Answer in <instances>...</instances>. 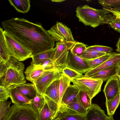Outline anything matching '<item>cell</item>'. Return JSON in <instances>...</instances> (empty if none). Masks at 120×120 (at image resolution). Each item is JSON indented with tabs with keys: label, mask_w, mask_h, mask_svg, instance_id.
I'll list each match as a JSON object with an SVG mask.
<instances>
[{
	"label": "cell",
	"mask_w": 120,
	"mask_h": 120,
	"mask_svg": "<svg viewBox=\"0 0 120 120\" xmlns=\"http://www.w3.org/2000/svg\"><path fill=\"white\" fill-rule=\"evenodd\" d=\"M4 31L33 55L54 48L55 41L40 23H34L23 18H12L3 21Z\"/></svg>",
	"instance_id": "cell-1"
},
{
	"label": "cell",
	"mask_w": 120,
	"mask_h": 120,
	"mask_svg": "<svg viewBox=\"0 0 120 120\" xmlns=\"http://www.w3.org/2000/svg\"><path fill=\"white\" fill-rule=\"evenodd\" d=\"M24 64L11 56L6 63H0V85L5 87L25 83Z\"/></svg>",
	"instance_id": "cell-2"
},
{
	"label": "cell",
	"mask_w": 120,
	"mask_h": 120,
	"mask_svg": "<svg viewBox=\"0 0 120 120\" xmlns=\"http://www.w3.org/2000/svg\"><path fill=\"white\" fill-rule=\"evenodd\" d=\"M76 12L79 22L93 28L105 24H109L116 17L103 8L97 9L86 4L77 7Z\"/></svg>",
	"instance_id": "cell-3"
},
{
	"label": "cell",
	"mask_w": 120,
	"mask_h": 120,
	"mask_svg": "<svg viewBox=\"0 0 120 120\" xmlns=\"http://www.w3.org/2000/svg\"><path fill=\"white\" fill-rule=\"evenodd\" d=\"M76 42H56V49L52 62L53 65L58 70L62 72L64 68L66 66L69 53Z\"/></svg>",
	"instance_id": "cell-4"
},
{
	"label": "cell",
	"mask_w": 120,
	"mask_h": 120,
	"mask_svg": "<svg viewBox=\"0 0 120 120\" xmlns=\"http://www.w3.org/2000/svg\"><path fill=\"white\" fill-rule=\"evenodd\" d=\"M4 35L11 56L19 61L32 58L33 55L30 50L19 43L4 31Z\"/></svg>",
	"instance_id": "cell-5"
},
{
	"label": "cell",
	"mask_w": 120,
	"mask_h": 120,
	"mask_svg": "<svg viewBox=\"0 0 120 120\" xmlns=\"http://www.w3.org/2000/svg\"><path fill=\"white\" fill-rule=\"evenodd\" d=\"M7 120H38V113L28 105L23 106L14 104Z\"/></svg>",
	"instance_id": "cell-6"
},
{
	"label": "cell",
	"mask_w": 120,
	"mask_h": 120,
	"mask_svg": "<svg viewBox=\"0 0 120 120\" xmlns=\"http://www.w3.org/2000/svg\"><path fill=\"white\" fill-rule=\"evenodd\" d=\"M62 72L55 70L44 71L34 84L38 93L44 96L52 82L60 78Z\"/></svg>",
	"instance_id": "cell-7"
},
{
	"label": "cell",
	"mask_w": 120,
	"mask_h": 120,
	"mask_svg": "<svg viewBox=\"0 0 120 120\" xmlns=\"http://www.w3.org/2000/svg\"><path fill=\"white\" fill-rule=\"evenodd\" d=\"M55 41L75 42L71 29L65 24L57 21L47 30Z\"/></svg>",
	"instance_id": "cell-8"
},
{
	"label": "cell",
	"mask_w": 120,
	"mask_h": 120,
	"mask_svg": "<svg viewBox=\"0 0 120 120\" xmlns=\"http://www.w3.org/2000/svg\"><path fill=\"white\" fill-rule=\"evenodd\" d=\"M66 66L82 74L91 69L86 60L75 55L70 51L68 54Z\"/></svg>",
	"instance_id": "cell-9"
},
{
	"label": "cell",
	"mask_w": 120,
	"mask_h": 120,
	"mask_svg": "<svg viewBox=\"0 0 120 120\" xmlns=\"http://www.w3.org/2000/svg\"><path fill=\"white\" fill-rule=\"evenodd\" d=\"M71 80L83 86L90 89L91 92L92 99L101 91V86L103 82V81L102 80L94 79L90 77H84L83 76Z\"/></svg>",
	"instance_id": "cell-10"
},
{
	"label": "cell",
	"mask_w": 120,
	"mask_h": 120,
	"mask_svg": "<svg viewBox=\"0 0 120 120\" xmlns=\"http://www.w3.org/2000/svg\"><path fill=\"white\" fill-rule=\"evenodd\" d=\"M109 58L100 65L86 72L83 77L88 78L105 69L120 64V53L110 52Z\"/></svg>",
	"instance_id": "cell-11"
},
{
	"label": "cell",
	"mask_w": 120,
	"mask_h": 120,
	"mask_svg": "<svg viewBox=\"0 0 120 120\" xmlns=\"http://www.w3.org/2000/svg\"><path fill=\"white\" fill-rule=\"evenodd\" d=\"M106 101L114 98L120 92L119 78L114 76L107 81L103 90Z\"/></svg>",
	"instance_id": "cell-12"
},
{
	"label": "cell",
	"mask_w": 120,
	"mask_h": 120,
	"mask_svg": "<svg viewBox=\"0 0 120 120\" xmlns=\"http://www.w3.org/2000/svg\"><path fill=\"white\" fill-rule=\"evenodd\" d=\"M57 118L60 120H87L86 115L79 114L66 105L61 104L59 105Z\"/></svg>",
	"instance_id": "cell-13"
},
{
	"label": "cell",
	"mask_w": 120,
	"mask_h": 120,
	"mask_svg": "<svg viewBox=\"0 0 120 120\" xmlns=\"http://www.w3.org/2000/svg\"><path fill=\"white\" fill-rule=\"evenodd\" d=\"M120 64L102 70L92 75L90 78L102 80L107 81L112 77L117 75Z\"/></svg>",
	"instance_id": "cell-14"
},
{
	"label": "cell",
	"mask_w": 120,
	"mask_h": 120,
	"mask_svg": "<svg viewBox=\"0 0 120 120\" xmlns=\"http://www.w3.org/2000/svg\"><path fill=\"white\" fill-rule=\"evenodd\" d=\"M86 116L87 120H105L108 117L104 111L96 104H92L87 109Z\"/></svg>",
	"instance_id": "cell-15"
},
{
	"label": "cell",
	"mask_w": 120,
	"mask_h": 120,
	"mask_svg": "<svg viewBox=\"0 0 120 120\" xmlns=\"http://www.w3.org/2000/svg\"><path fill=\"white\" fill-rule=\"evenodd\" d=\"M9 93V97L14 104L19 106L30 105V100L21 93L13 86L11 87Z\"/></svg>",
	"instance_id": "cell-16"
},
{
	"label": "cell",
	"mask_w": 120,
	"mask_h": 120,
	"mask_svg": "<svg viewBox=\"0 0 120 120\" xmlns=\"http://www.w3.org/2000/svg\"><path fill=\"white\" fill-rule=\"evenodd\" d=\"M13 86L30 101L35 97L38 93L33 83L22 84Z\"/></svg>",
	"instance_id": "cell-17"
},
{
	"label": "cell",
	"mask_w": 120,
	"mask_h": 120,
	"mask_svg": "<svg viewBox=\"0 0 120 120\" xmlns=\"http://www.w3.org/2000/svg\"><path fill=\"white\" fill-rule=\"evenodd\" d=\"M60 82V78L54 80L47 89L44 94L59 105L60 104L59 90Z\"/></svg>",
	"instance_id": "cell-18"
},
{
	"label": "cell",
	"mask_w": 120,
	"mask_h": 120,
	"mask_svg": "<svg viewBox=\"0 0 120 120\" xmlns=\"http://www.w3.org/2000/svg\"><path fill=\"white\" fill-rule=\"evenodd\" d=\"M56 47L52 48L33 55L32 60L31 64L35 65H38L49 59H53L55 53Z\"/></svg>",
	"instance_id": "cell-19"
},
{
	"label": "cell",
	"mask_w": 120,
	"mask_h": 120,
	"mask_svg": "<svg viewBox=\"0 0 120 120\" xmlns=\"http://www.w3.org/2000/svg\"><path fill=\"white\" fill-rule=\"evenodd\" d=\"M80 90L79 88L70 84L64 92L60 104H68L76 98Z\"/></svg>",
	"instance_id": "cell-20"
},
{
	"label": "cell",
	"mask_w": 120,
	"mask_h": 120,
	"mask_svg": "<svg viewBox=\"0 0 120 120\" xmlns=\"http://www.w3.org/2000/svg\"><path fill=\"white\" fill-rule=\"evenodd\" d=\"M44 71L38 65L31 64L24 72L26 79L34 83Z\"/></svg>",
	"instance_id": "cell-21"
},
{
	"label": "cell",
	"mask_w": 120,
	"mask_h": 120,
	"mask_svg": "<svg viewBox=\"0 0 120 120\" xmlns=\"http://www.w3.org/2000/svg\"><path fill=\"white\" fill-rule=\"evenodd\" d=\"M11 56L7 47L5 40L4 31L0 28V63H6L10 59Z\"/></svg>",
	"instance_id": "cell-22"
},
{
	"label": "cell",
	"mask_w": 120,
	"mask_h": 120,
	"mask_svg": "<svg viewBox=\"0 0 120 120\" xmlns=\"http://www.w3.org/2000/svg\"><path fill=\"white\" fill-rule=\"evenodd\" d=\"M8 1L18 12L25 13L30 10V5L29 0H8Z\"/></svg>",
	"instance_id": "cell-23"
},
{
	"label": "cell",
	"mask_w": 120,
	"mask_h": 120,
	"mask_svg": "<svg viewBox=\"0 0 120 120\" xmlns=\"http://www.w3.org/2000/svg\"><path fill=\"white\" fill-rule=\"evenodd\" d=\"M76 98L86 109L90 108L92 105L91 95L87 91L80 90Z\"/></svg>",
	"instance_id": "cell-24"
},
{
	"label": "cell",
	"mask_w": 120,
	"mask_h": 120,
	"mask_svg": "<svg viewBox=\"0 0 120 120\" xmlns=\"http://www.w3.org/2000/svg\"><path fill=\"white\" fill-rule=\"evenodd\" d=\"M120 102V92L113 99L106 101L105 105L107 114L109 116L113 115L119 106Z\"/></svg>",
	"instance_id": "cell-25"
},
{
	"label": "cell",
	"mask_w": 120,
	"mask_h": 120,
	"mask_svg": "<svg viewBox=\"0 0 120 120\" xmlns=\"http://www.w3.org/2000/svg\"><path fill=\"white\" fill-rule=\"evenodd\" d=\"M30 101V106L38 113L43 108L45 102L43 96L38 93Z\"/></svg>",
	"instance_id": "cell-26"
},
{
	"label": "cell",
	"mask_w": 120,
	"mask_h": 120,
	"mask_svg": "<svg viewBox=\"0 0 120 120\" xmlns=\"http://www.w3.org/2000/svg\"><path fill=\"white\" fill-rule=\"evenodd\" d=\"M11 102L0 101V120H7L11 110Z\"/></svg>",
	"instance_id": "cell-27"
},
{
	"label": "cell",
	"mask_w": 120,
	"mask_h": 120,
	"mask_svg": "<svg viewBox=\"0 0 120 120\" xmlns=\"http://www.w3.org/2000/svg\"><path fill=\"white\" fill-rule=\"evenodd\" d=\"M38 113V120H53L55 119L53 113L50 109L46 102Z\"/></svg>",
	"instance_id": "cell-28"
},
{
	"label": "cell",
	"mask_w": 120,
	"mask_h": 120,
	"mask_svg": "<svg viewBox=\"0 0 120 120\" xmlns=\"http://www.w3.org/2000/svg\"><path fill=\"white\" fill-rule=\"evenodd\" d=\"M59 92L60 104L63 96L67 89L70 84L71 80L63 73L60 78Z\"/></svg>",
	"instance_id": "cell-29"
},
{
	"label": "cell",
	"mask_w": 120,
	"mask_h": 120,
	"mask_svg": "<svg viewBox=\"0 0 120 120\" xmlns=\"http://www.w3.org/2000/svg\"><path fill=\"white\" fill-rule=\"evenodd\" d=\"M107 54L105 52H98L87 48L81 57L86 60H90L106 55Z\"/></svg>",
	"instance_id": "cell-30"
},
{
	"label": "cell",
	"mask_w": 120,
	"mask_h": 120,
	"mask_svg": "<svg viewBox=\"0 0 120 120\" xmlns=\"http://www.w3.org/2000/svg\"><path fill=\"white\" fill-rule=\"evenodd\" d=\"M66 105L79 114L86 115L87 109L84 108L76 98L71 103Z\"/></svg>",
	"instance_id": "cell-31"
},
{
	"label": "cell",
	"mask_w": 120,
	"mask_h": 120,
	"mask_svg": "<svg viewBox=\"0 0 120 120\" xmlns=\"http://www.w3.org/2000/svg\"><path fill=\"white\" fill-rule=\"evenodd\" d=\"M110 56V52L107 53L106 55L95 59L86 60L91 67V69H92L97 67L103 63L109 58Z\"/></svg>",
	"instance_id": "cell-32"
},
{
	"label": "cell",
	"mask_w": 120,
	"mask_h": 120,
	"mask_svg": "<svg viewBox=\"0 0 120 120\" xmlns=\"http://www.w3.org/2000/svg\"><path fill=\"white\" fill-rule=\"evenodd\" d=\"M87 46L83 43L76 42L70 51L75 55L81 57L83 53L87 48Z\"/></svg>",
	"instance_id": "cell-33"
},
{
	"label": "cell",
	"mask_w": 120,
	"mask_h": 120,
	"mask_svg": "<svg viewBox=\"0 0 120 120\" xmlns=\"http://www.w3.org/2000/svg\"><path fill=\"white\" fill-rule=\"evenodd\" d=\"M43 96L48 107L53 113L56 118L58 115L59 105L47 96L44 95Z\"/></svg>",
	"instance_id": "cell-34"
},
{
	"label": "cell",
	"mask_w": 120,
	"mask_h": 120,
	"mask_svg": "<svg viewBox=\"0 0 120 120\" xmlns=\"http://www.w3.org/2000/svg\"><path fill=\"white\" fill-rule=\"evenodd\" d=\"M62 73L71 80L75 78H80L83 76V74L66 66L63 69Z\"/></svg>",
	"instance_id": "cell-35"
},
{
	"label": "cell",
	"mask_w": 120,
	"mask_h": 120,
	"mask_svg": "<svg viewBox=\"0 0 120 120\" xmlns=\"http://www.w3.org/2000/svg\"><path fill=\"white\" fill-rule=\"evenodd\" d=\"M98 2L103 8L107 9L120 5V0H99Z\"/></svg>",
	"instance_id": "cell-36"
},
{
	"label": "cell",
	"mask_w": 120,
	"mask_h": 120,
	"mask_svg": "<svg viewBox=\"0 0 120 120\" xmlns=\"http://www.w3.org/2000/svg\"><path fill=\"white\" fill-rule=\"evenodd\" d=\"M88 48L96 50L98 52L108 53L113 51L112 48L108 46L95 45L88 46Z\"/></svg>",
	"instance_id": "cell-37"
},
{
	"label": "cell",
	"mask_w": 120,
	"mask_h": 120,
	"mask_svg": "<svg viewBox=\"0 0 120 120\" xmlns=\"http://www.w3.org/2000/svg\"><path fill=\"white\" fill-rule=\"evenodd\" d=\"M52 60V59H49L41 64L38 65L44 71L55 70L59 71L56 69L53 65Z\"/></svg>",
	"instance_id": "cell-38"
},
{
	"label": "cell",
	"mask_w": 120,
	"mask_h": 120,
	"mask_svg": "<svg viewBox=\"0 0 120 120\" xmlns=\"http://www.w3.org/2000/svg\"><path fill=\"white\" fill-rule=\"evenodd\" d=\"M11 87L0 86V101L7 100L9 97V90Z\"/></svg>",
	"instance_id": "cell-39"
},
{
	"label": "cell",
	"mask_w": 120,
	"mask_h": 120,
	"mask_svg": "<svg viewBox=\"0 0 120 120\" xmlns=\"http://www.w3.org/2000/svg\"><path fill=\"white\" fill-rule=\"evenodd\" d=\"M115 30L120 33V19L116 17L109 24Z\"/></svg>",
	"instance_id": "cell-40"
},
{
	"label": "cell",
	"mask_w": 120,
	"mask_h": 120,
	"mask_svg": "<svg viewBox=\"0 0 120 120\" xmlns=\"http://www.w3.org/2000/svg\"><path fill=\"white\" fill-rule=\"evenodd\" d=\"M104 8L111 12L113 15L120 19V11L115 10Z\"/></svg>",
	"instance_id": "cell-41"
},
{
	"label": "cell",
	"mask_w": 120,
	"mask_h": 120,
	"mask_svg": "<svg viewBox=\"0 0 120 120\" xmlns=\"http://www.w3.org/2000/svg\"><path fill=\"white\" fill-rule=\"evenodd\" d=\"M116 46L117 48L116 51L120 52V37L117 42Z\"/></svg>",
	"instance_id": "cell-42"
},
{
	"label": "cell",
	"mask_w": 120,
	"mask_h": 120,
	"mask_svg": "<svg viewBox=\"0 0 120 120\" xmlns=\"http://www.w3.org/2000/svg\"><path fill=\"white\" fill-rule=\"evenodd\" d=\"M105 120H115L113 117V115L109 116Z\"/></svg>",
	"instance_id": "cell-43"
},
{
	"label": "cell",
	"mask_w": 120,
	"mask_h": 120,
	"mask_svg": "<svg viewBox=\"0 0 120 120\" xmlns=\"http://www.w3.org/2000/svg\"><path fill=\"white\" fill-rule=\"evenodd\" d=\"M65 0H51V1L56 2H61L64 1Z\"/></svg>",
	"instance_id": "cell-44"
},
{
	"label": "cell",
	"mask_w": 120,
	"mask_h": 120,
	"mask_svg": "<svg viewBox=\"0 0 120 120\" xmlns=\"http://www.w3.org/2000/svg\"><path fill=\"white\" fill-rule=\"evenodd\" d=\"M117 76L118 77H120V65L119 67L118 73L117 75Z\"/></svg>",
	"instance_id": "cell-45"
},
{
	"label": "cell",
	"mask_w": 120,
	"mask_h": 120,
	"mask_svg": "<svg viewBox=\"0 0 120 120\" xmlns=\"http://www.w3.org/2000/svg\"><path fill=\"white\" fill-rule=\"evenodd\" d=\"M118 78H119V79L120 86V77H118Z\"/></svg>",
	"instance_id": "cell-46"
},
{
	"label": "cell",
	"mask_w": 120,
	"mask_h": 120,
	"mask_svg": "<svg viewBox=\"0 0 120 120\" xmlns=\"http://www.w3.org/2000/svg\"><path fill=\"white\" fill-rule=\"evenodd\" d=\"M56 119L57 120H60L59 118H56Z\"/></svg>",
	"instance_id": "cell-47"
},
{
	"label": "cell",
	"mask_w": 120,
	"mask_h": 120,
	"mask_svg": "<svg viewBox=\"0 0 120 120\" xmlns=\"http://www.w3.org/2000/svg\"><path fill=\"white\" fill-rule=\"evenodd\" d=\"M53 120H57L56 118H55V119H54Z\"/></svg>",
	"instance_id": "cell-48"
},
{
	"label": "cell",
	"mask_w": 120,
	"mask_h": 120,
	"mask_svg": "<svg viewBox=\"0 0 120 120\" xmlns=\"http://www.w3.org/2000/svg\"></svg>",
	"instance_id": "cell-49"
}]
</instances>
